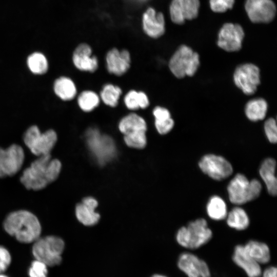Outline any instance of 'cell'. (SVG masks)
I'll list each match as a JSON object with an SVG mask.
<instances>
[{
    "label": "cell",
    "instance_id": "1",
    "mask_svg": "<svg viewBox=\"0 0 277 277\" xmlns=\"http://www.w3.org/2000/svg\"><path fill=\"white\" fill-rule=\"evenodd\" d=\"M61 168V162L51 154L41 155L24 170L20 181L27 189L40 190L57 179Z\"/></svg>",
    "mask_w": 277,
    "mask_h": 277
},
{
    "label": "cell",
    "instance_id": "2",
    "mask_svg": "<svg viewBox=\"0 0 277 277\" xmlns=\"http://www.w3.org/2000/svg\"><path fill=\"white\" fill-rule=\"evenodd\" d=\"M5 230L19 242L31 243L40 237L41 223L32 212L19 210L10 213L3 223Z\"/></svg>",
    "mask_w": 277,
    "mask_h": 277
},
{
    "label": "cell",
    "instance_id": "3",
    "mask_svg": "<svg viewBox=\"0 0 277 277\" xmlns=\"http://www.w3.org/2000/svg\"><path fill=\"white\" fill-rule=\"evenodd\" d=\"M262 189L260 181L256 179L249 180L244 174H235L229 182L227 190L230 202L240 206L258 197Z\"/></svg>",
    "mask_w": 277,
    "mask_h": 277
},
{
    "label": "cell",
    "instance_id": "4",
    "mask_svg": "<svg viewBox=\"0 0 277 277\" xmlns=\"http://www.w3.org/2000/svg\"><path fill=\"white\" fill-rule=\"evenodd\" d=\"M212 236V230L206 220L200 218L181 227L176 234V240L184 248L195 249L207 244Z\"/></svg>",
    "mask_w": 277,
    "mask_h": 277
},
{
    "label": "cell",
    "instance_id": "5",
    "mask_svg": "<svg viewBox=\"0 0 277 277\" xmlns=\"http://www.w3.org/2000/svg\"><path fill=\"white\" fill-rule=\"evenodd\" d=\"M32 246V254L36 260L47 266H54L62 261L61 254L64 249L63 240L56 236L48 235L38 238Z\"/></svg>",
    "mask_w": 277,
    "mask_h": 277
},
{
    "label": "cell",
    "instance_id": "6",
    "mask_svg": "<svg viewBox=\"0 0 277 277\" xmlns=\"http://www.w3.org/2000/svg\"><path fill=\"white\" fill-rule=\"evenodd\" d=\"M200 56L190 47L182 45L175 51L169 62L172 74L178 78L192 76L200 66Z\"/></svg>",
    "mask_w": 277,
    "mask_h": 277
},
{
    "label": "cell",
    "instance_id": "7",
    "mask_svg": "<svg viewBox=\"0 0 277 277\" xmlns=\"http://www.w3.org/2000/svg\"><path fill=\"white\" fill-rule=\"evenodd\" d=\"M118 128L124 134V141L129 147L142 149L146 145L145 121L135 113H131L123 117L119 123Z\"/></svg>",
    "mask_w": 277,
    "mask_h": 277
},
{
    "label": "cell",
    "instance_id": "8",
    "mask_svg": "<svg viewBox=\"0 0 277 277\" xmlns=\"http://www.w3.org/2000/svg\"><path fill=\"white\" fill-rule=\"evenodd\" d=\"M57 139V134L53 130L49 129L42 133L35 125L30 127L23 137L25 145L37 156L50 154Z\"/></svg>",
    "mask_w": 277,
    "mask_h": 277
},
{
    "label": "cell",
    "instance_id": "9",
    "mask_svg": "<svg viewBox=\"0 0 277 277\" xmlns=\"http://www.w3.org/2000/svg\"><path fill=\"white\" fill-rule=\"evenodd\" d=\"M86 140L91 152L99 164H104L115 156L116 149L113 140L108 135L101 134L96 129L88 130Z\"/></svg>",
    "mask_w": 277,
    "mask_h": 277
},
{
    "label": "cell",
    "instance_id": "10",
    "mask_svg": "<svg viewBox=\"0 0 277 277\" xmlns=\"http://www.w3.org/2000/svg\"><path fill=\"white\" fill-rule=\"evenodd\" d=\"M198 165L204 173L215 181H222L228 178L233 171L231 164L227 159L214 154L204 155Z\"/></svg>",
    "mask_w": 277,
    "mask_h": 277
},
{
    "label": "cell",
    "instance_id": "11",
    "mask_svg": "<svg viewBox=\"0 0 277 277\" xmlns=\"http://www.w3.org/2000/svg\"><path fill=\"white\" fill-rule=\"evenodd\" d=\"M233 81L244 94L252 95L261 83L260 69L252 63L239 65L233 73Z\"/></svg>",
    "mask_w": 277,
    "mask_h": 277
},
{
    "label": "cell",
    "instance_id": "12",
    "mask_svg": "<svg viewBox=\"0 0 277 277\" xmlns=\"http://www.w3.org/2000/svg\"><path fill=\"white\" fill-rule=\"evenodd\" d=\"M25 159L23 148L12 144L6 149L0 147V177L11 176L22 168Z\"/></svg>",
    "mask_w": 277,
    "mask_h": 277
},
{
    "label": "cell",
    "instance_id": "13",
    "mask_svg": "<svg viewBox=\"0 0 277 277\" xmlns=\"http://www.w3.org/2000/svg\"><path fill=\"white\" fill-rule=\"evenodd\" d=\"M244 36V30L241 25L226 23L219 32L217 45L227 52L238 51L242 48Z\"/></svg>",
    "mask_w": 277,
    "mask_h": 277
},
{
    "label": "cell",
    "instance_id": "14",
    "mask_svg": "<svg viewBox=\"0 0 277 277\" xmlns=\"http://www.w3.org/2000/svg\"><path fill=\"white\" fill-rule=\"evenodd\" d=\"M245 10L250 21L255 24L272 22L276 13L275 4L272 0H246Z\"/></svg>",
    "mask_w": 277,
    "mask_h": 277
},
{
    "label": "cell",
    "instance_id": "15",
    "mask_svg": "<svg viewBox=\"0 0 277 277\" xmlns=\"http://www.w3.org/2000/svg\"><path fill=\"white\" fill-rule=\"evenodd\" d=\"M200 7V0H172L169 7L170 18L175 24H183L186 21L197 17Z\"/></svg>",
    "mask_w": 277,
    "mask_h": 277
},
{
    "label": "cell",
    "instance_id": "16",
    "mask_svg": "<svg viewBox=\"0 0 277 277\" xmlns=\"http://www.w3.org/2000/svg\"><path fill=\"white\" fill-rule=\"evenodd\" d=\"M178 268L188 277H210L207 264L196 255L185 252L179 256Z\"/></svg>",
    "mask_w": 277,
    "mask_h": 277
},
{
    "label": "cell",
    "instance_id": "17",
    "mask_svg": "<svg viewBox=\"0 0 277 277\" xmlns=\"http://www.w3.org/2000/svg\"><path fill=\"white\" fill-rule=\"evenodd\" d=\"M142 23L144 31L151 37L158 38L165 33L164 16L152 8H149L143 14Z\"/></svg>",
    "mask_w": 277,
    "mask_h": 277
},
{
    "label": "cell",
    "instance_id": "18",
    "mask_svg": "<svg viewBox=\"0 0 277 277\" xmlns=\"http://www.w3.org/2000/svg\"><path fill=\"white\" fill-rule=\"evenodd\" d=\"M232 260L241 268L248 277H260L262 274L260 264L252 259L247 253L244 246L238 245L234 249Z\"/></svg>",
    "mask_w": 277,
    "mask_h": 277
},
{
    "label": "cell",
    "instance_id": "19",
    "mask_svg": "<svg viewBox=\"0 0 277 277\" xmlns=\"http://www.w3.org/2000/svg\"><path fill=\"white\" fill-rule=\"evenodd\" d=\"M130 56L126 50L120 51L113 48L106 55L107 67L108 71L116 75L124 74L130 67Z\"/></svg>",
    "mask_w": 277,
    "mask_h": 277
},
{
    "label": "cell",
    "instance_id": "20",
    "mask_svg": "<svg viewBox=\"0 0 277 277\" xmlns=\"http://www.w3.org/2000/svg\"><path fill=\"white\" fill-rule=\"evenodd\" d=\"M92 54L91 47L86 44H80L74 50L72 60L75 66L80 70L93 72L98 67V61Z\"/></svg>",
    "mask_w": 277,
    "mask_h": 277
},
{
    "label": "cell",
    "instance_id": "21",
    "mask_svg": "<svg viewBox=\"0 0 277 277\" xmlns=\"http://www.w3.org/2000/svg\"><path fill=\"white\" fill-rule=\"evenodd\" d=\"M275 167V160L272 157H267L262 161L259 169V174L266 185L268 193L272 196H275L277 193Z\"/></svg>",
    "mask_w": 277,
    "mask_h": 277
},
{
    "label": "cell",
    "instance_id": "22",
    "mask_svg": "<svg viewBox=\"0 0 277 277\" xmlns=\"http://www.w3.org/2000/svg\"><path fill=\"white\" fill-rule=\"evenodd\" d=\"M244 246L248 254L259 264H267L270 261V249L266 243L252 240Z\"/></svg>",
    "mask_w": 277,
    "mask_h": 277
},
{
    "label": "cell",
    "instance_id": "23",
    "mask_svg": "<svg viewBox=\"0 0 277 277\" xmlns=\"http://www.w3.org/2000/svg\"><path fill=\"white\" fill-rule=\"evenodd\" d=\"M226 219L229 227L239 231L246 229L250 224L249 217L246 211L237 205L228 212Z\"/></svg>",
    "mask_w": 277,
    "mask_h": 277
},
{
    "label": "cell",
    "instance_id": "24",
    "mask_svg": "<svg viewBox=\"0 0 277 277\" xmlns=\"http://www.w3.org/2000/svg\"><path fill=\"white\" fill-rule=\"evenodd\" d=\"M206 210L209 218L214 221L225 219L228 213L225 201L216 195L209 198L206 204Z\"/></svg>",
    "mask_w": 277,
    "mask_h": 277
},
{
    "label": "cell",
    "instance_id": "25",
    "mask_svg": "<svg viewBox=\"0 0 277 277\" xmlns=\"http://www.w3.org/2000/svg\"><path fill=\"white\" fill-rule=\"evenodd\" d=\"M268 104L263 98H254L249 101L245 107L247 117L252 122L263 120L266 115Z\"/></svg>",
    "mask_w": 277,
    "mask_h": 277
},
{
    "label": "cell",
    "instance_id": "26",
    "mask_svg": "<svg viewBox=\"0 0 277 277\" xmlns=\"http://www.w3.org/2000/svg\"><path fill=\"white\" fill-rule=\"evenodd\" d=\"M153 114L155 117V126L158 132L161 134L169 132L174 125L169 111L164 107L157 106L153 109Z\"/></svg>",
    "mask_w": 277,
    "mask_h": 277
},
{
    "label": "cell",
    "instance_id": "27",
    "mask_svg": "<svg viewBox=\"0 0 277 277\" xmlns=\"http://www.w3.org/2000/svg\"><path fill=\"white\" fill-rule=\"evenodd\" d=\"M54 91L56 95L64 101L73 99L76 95V89L73 82L67 77H61L54 83Z\"/></svg>",
    "mask_w": 277,
    "mask_h": 277
},
{
    "label": "cell",
    "instance_id": "28",
    "mask_svg": "<svg viewBox=\"0 0 277 277\" xmlns=\"http://www.w3.org/2000/svg\"><path fill=\"white\" fill-rule=\"evenodd\" d=\"M95 209L83 203L78 204L75 208L77 220L86 226L96 224L100 219V215L95 211Z\"/></svg>",
    "mask_w": 277,
    "mask_h": 277
},
{
    "label": "cell",
    "instance_id": "29",
    "mask_svg": "<svg viewBox=\"0 0 277 277\" xmlns=\"http://www.w3.org/2000/svg\"><path fill=\"white\" fill-rule=\"evenodd\" d=\"M124 102L126 107L131 110L146 108L149 104L148 98L145 93L135 90H131L127 93Z\"/></svg>",
    "mask_w": 277,
    "mask_h": 277
},
{
    "label": "cell",
    "instance_id": "30",
    "mask_svg": "<svg viewBox=\"0 0 277 277\" xmlns=\"http://www.w3.org/2000/svg\"><path fill=\"white\" fill-rule=\"evenodd\" d=\"M27 65L29 70L34 74L45 73L48 68L46 57L41 53L35 52L30 55L27 58Z\"/></svg>",
    "mask_w": 277,
    "mask_h": 277
},
{
    "label": "cell",
    "instance_id": "31",
    "mask_svg": "<svg viewBox=\"0 0 277 277\" xmlns=\"http://www.w3.org/2000/svg\"><path fill=\"white\" fill-rule=\"evenodd\" d=\"M122 90L118 87L107 84L104 86L101 92V97L105 104L114 107L117 105Z\"/></svg>",
    "mask_w": 277,
    "mask_h": 277
},
{
    "label": "cell",
    "instance_id": "32",
    "mask_svg": "<svg viewBox=\"0 0 277 277\" xmlns=\"http://www.w3.org/2000/svg\"><path fill=\"white\" fill-rule=\"evenodd\" d=\"M77 101L82 110L89 112L93 110L98 106L100 98L95 92L91 91H85L80 94Z\"/></svg>",
    "mask_w": 277,
    "mask_h": 277
},
{
    "label": "cell",
    "instance_id": "33",
    "mask_svg": "<svg viewBox=\"0 0 277 277\" xmlns=\"http://www.w3.org/2000/svg\"><path fill=\"white\" fill-rule=\"evenodd\" d=\"M211 10L215 13H224L231 9L235 3V0H209Z\"/></svg>",
    "mask_w": 277,
    "mask_h": 277
},
{
    "label": "cell",
    "instance_id": "34",
    "mask_svg": "<svg viewBox=\"0 0 277 277\" xmlns=\"http://www.w3.org/2000/svg\"><path fill=\"white\" fill-rule=\"evenodd\" d=\"M264 131L268 141L272 144L277 141V127L276 121L273 118L267 119L264 123Z\"/></svg>",
    "mask_w": 277,
    "mask_h": 277
},
{
    "label": "cell",
    "instance_id": "35",
    "mask_svg": "<svg viewBox=\"0 0 277 277\" xmlns=\"http://www.w3.org/2000/svg\"><path fill=\"white\" fill-rule=\"evenodd\" d=\"M47 266L43 262L35 260L33 261L29 270L30 277H47Z\"/></svg>",
    "mask_w": 277,
    "mask_h": 277
},
{
    "label": "cell",
    "instance_id": "36",
    "mask_svg": "<svg viewBox=\"0 0 277 277\" xmlns=\"http://www.w3.org/2000/svg\"><path fill=\"white\" fill-rule=\"evenodd\" d=\"M11 255L7 249L0 246V273L5 271L11 263Z\"/></svg>",
    "mask_w": 277,
    "mask_h": 277
},
{
    "label": "cell",
    "instance_id": "37",
    "mask_svg": "<svg viewBox=\"0 0 277 277\" xmlns=\"http://www.w3.org/2000/svg\"><path fill=\"white\" fill-rule=\"evenodd\" d=\"M277 269L275 266H269L262 272V277H276Z\"/></svg>",
    "mask_w": 277,
    "mask_h": 277
},
{
    "label": "cell",
    "instance_id": "38",
    "mask_svg": "<svg viewBox=\"0 0 277 277\" xmlns=\"http://www.w3.org/2000/svg\"><path fill=\"white\" fill-rule=\"evenodd\" d=\"M151 277H167V276L163 274H155L152 275Z\"/></svg>",
    "mask_w": 277,
    "mask_h": 277
},
{
    "label": "cell",
    "instance_id": "39",
    "mask_svg": "<svg viewBox=\"0 0 277 277\" xmlns=\"http://www.w3.org/2000/svg\"><path fill=\"white\" fill-rule=\"evenodd\" d=\"M0 277H8V276L4 274L0 273Z\"/></svg>",
    "mask_w": 277,
    "mask_h": 277
}]
</instances>
